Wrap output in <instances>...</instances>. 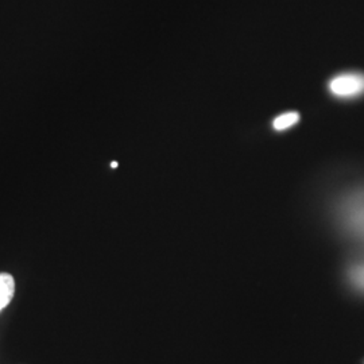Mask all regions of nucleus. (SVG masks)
Returning a JSON list of instances; mask_svg holds the SVG:
<instances>
[{
	"instance_id": "obj_1",
	"label": "nucleus",
	"mask_w": 364,
	"mask_h": 364,
	"mask_svg": "<svg viewBox=\"0 0 364 364\" xmlns=\"http://www.w3.org/2000/svg\"><path fill=\"white\" fill-rule=\"evenodd\" d=\"M329 92L338 99H355L364 93V75L359 72L340 73L328 84Z\"/></svg>"
},
{
	"instance_id": "obj_2",
	"label": "nucleus",
	"mask_w": 364,
	"mask_h": 364,
	"mask_svg": "<svg viewBox=\"0 0 364 364\" xmlns=\"http://www.w3.org/2000/svg\"><path fill=\"white\" fill-rule=\"evenodd\" d=\"M15 281L11 274H0V312L13 301Z\"/></svg>"
},
{
	"instance_id": "obj_3",
	"label": "nucleus",
	"mask_w": 364,
	"mask_h": 364,
	"mask_svg": "<svg viewBox=\"0 0 364 364\" xmlns=\"http://www.w3.org/2000/svg\"><path fill=\"white\" fill-rule=\"evenodd\" d=\"M299 115L297 112H287L279 117H275L273 122V127L275 131H285L291 129L299 123Z\"/></svg>"
}]
</instances>
